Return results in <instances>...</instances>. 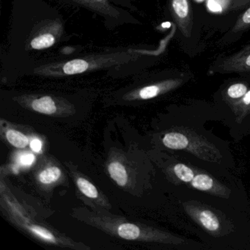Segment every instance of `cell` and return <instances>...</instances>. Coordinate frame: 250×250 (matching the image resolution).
<instances>
[{
	"instance_id": "obj_1",
	"label": "cell",
	"mask_w": 250,
	"mask_h": 250,
	"mask_svg": "<svg viewBox=\"0 0 250 250\" xmlns=\"http://www.w3.org/2000/svg\"><path fill=\"white\" fill-rule=\"evenodd\" d=\"M169 187V217L178 229L195 236L208 250H250V207Z\"/></svg>"
},
{
	"instance_id": "obj_2",
	"label": "cell",
	"mask_w": 250,
	"mask_h": 250,
	"mask_svg": "<svg viewBox=\"0 0 250 250\" xmlns=\"http://www.w3.org/2000/svg\"><path fill=\"white\" fill-rule=\"evenodd\" d=\"M167 118L159 137L167 151L214 173L233 175L235 162L229 142L206 127L211 121L222 123L214 104L189 102L171 108Z\"/></svg>"
},
{
	"instance_id": "obj_3",
	"label": "cell",
	"mask_w": 250,
	"mask_h": 250,
	"mask_svg": "<svg viewBox=\"0 0 250 250\" xmlns=\"http://www.w3.org/2000/svg\"><path fill=\"white\" fill-rule=\"evenodd\" d=\"M165 155L162 166L169 186L205 193L244 207L250 200L242 180L236 175H219L175 153Z\"/></svg>"
},
{
	"instance_id": "obj_4",
	"label": "cell",
	"mask_w": 250,
	"mask_h": 250,
	"mask_svg": "<svg viewBox=\"0 0 250 250\" xmlns=\"http://www.w3.org/2000/svg\"><path fill=\"white\" fill-rule=\"evenodd\" d=\"M222 124L231 138L240 142L250 134V89L242 99L222 112Z\"/></svg>"
},
{
	"instance_id": "obj_5",
	"label": "cell",
	"mask_w": 250,
	"mask_h": 250,
	"mask_svg": "<svg viewBox=\"0 0 250 250\" xmlns=\"http://www.w3.org/2000/svg\"><path fill=\"white\" fill-rule=\"evenodd\" d=\"M170 11L183 36L189 37L193 28L191 0H170Z\"/></svg>"
},
{
	"instance_id": "obj_6",
	"label": "cell",
	"mask_w": 250,
	"mask_h": 250,
	"mask_svg": "<svg viewBox=\"0 0 250 250\" xmlns=\"http://www.w3.org/2000/svg\"><path fill=\"white\" fill-rule=\"evenodd\" d=\"M250 89L248 84L243 82L232 83L221 89L214 99V105L221 115L224 110L242 99Z\"/></svg>"
},
{
	"instance_id": "obj_7",
	"label": "cell",
	"mask_w": 250,
	"mask_h": 250,
	"mask_svg": "<svg viewBox=\"0 0 250 250\" xmlns=\"http://www.w3.org/2000/svg\"><path fill=\"white\" fill-rule=\"evenodd\" d=\"M220 66L225 73L250 72V46L226 58Z\"/></svg>"
},
{
	"instance_id": "obj_8",
	"label": "cell",
	"mask_w": 250,
	"mask_h": 250,
	"mask_svg": "<svg viewBox=\"0 0 250 250\" xmlns=\"http://www.w3.org/2000/svg\"><path fill=\"white\" fill-rule=\"evenodd\" d=\"M33 110L39 113L52 115L57 111L56 104L50 96H43L32 102Z\"/></svg>"
},
{
	"instance_id": "obj_9",
	"label": "cell",
	"mask_w": 250,
	"mask_h": 250,
	"mask_svg": "<svg viewBox=\"0 0 250 250\" xmlns=\"http://www.w3.org/2000/svg\"><path fill=\"white\" fill-rule=\"evenodd\" d=\"M108 171L111 178L121 187L126 185L128 182V174L125 167L120 162H112L108 167Z\"/></svg>"
},
{
	"instance_id": "obj_10",
	"label": "cell",
	"mask_w": 250,
	"mask_h": 250,
	"mask_svg": "<svg viewBox=\"0 0 250 250\" xmlns=\"http://www.w3.org/2000/svg\"><path fill=\"white\" fill-rule=\"evenodd\" d=\"M56 42V35L52 32H44L35 37L30 42L32 49H43L53 46Z\"/></svg>"
},
{
	"instance_id": "obj_11",
	"label": "cell",
	"mask_w": 250,
	"mask_h": 250,
	"mask_svg": "<svg viewBox=\"0 0 250 250\" xmlns=\"http://www.w3.org/2000/svg\"><path fill=\"white\" fill-rule=\"evenodd\" d=\"M118 233L124 239L135 240L141 236L142 232L137 225L131 223H124L118 226Z\"/></svg>"
},
{
	"instance_id": "obj_12",
	"label": "cell",
	"mask_w": 250,
	"mask_h": 250,
	"mask_svg": "<svg viewBox=\"0 0 250 250\" xmlns=\"http://www.w3.org/2000/svg\"><path fill=\"white\" fill-rule=\"evenodd\" d=\"M89 68V63L84 60H74L64 64L62 66V72L68 75L80 74L87 71Z\"/></svg>"
},
{
	"instance_id": "obj_13",
	"label": "cell",
	"mask_w": 250,
	"mask_h": 250,
	"mask_svg": "<svg viewBox=\"0 0 250 250\" xmlns=\"http://www.w3.org/2000/svg\"><path fill=\"white\" fill-rule=\"evenodd\" d=\"M6 137L12 146L18 148H24L29 144L28 137L17 130H8L6 132Z\"/></svg>"
},
{
	"instance_id": "obj_14",
	"label": "cell",
	"mask_w": 250,
	"mask_h": 250,
	"mask_svg": "<svg viewBox=\"0 0 250 250\" xmlns=\"http://www.w3.org/2000/svg\"><path fill=\"white\" fill-rule=\"evenodd\" d=\"M61 176V171L57 167H51L45 169L39 174V181L44 184H52L58 181Z\"/></svg>"
},
{
	"instance_id": "obj_15",
	"label": "cell",
	"mask_w": 250,
	"mask_h": 250,
	"mask_svg": "<svg viewBox=\"0 0 250 250\" xmlns=\"http://www.w3.org/2000/svg\"><path fill=\"white\" fill-rule=\"evenodd\" d=\"M77 185H78L80 191L87 197L95 199L97 198L99 196V192H98L96 187L87 180L83 178H78Z\"/></svg>"
},
{
	"instance_id": "obj_16",
	"label": "cell",
	"mask_w": 250,
	"mask_h": 250,
	"mask_svg": "<svg viewBox=\"0 0 250 250\" xmlns=\"http://www.w3.org/2000/svg\"><path fill=\"white\" fill-rule=\"evenodd\" d=\"M248 28H250V7L240 16L232 30V32L238 33Z\"/></svg>"
},
{
	"instance_id": "obj_17",
	"label": "cell",
	"mask_w": 250,
	"mask_h": 250,
	"mask_svg": "<svg viewBox=\"0 0 250 250\" xmlns=\"http://www.w3.org/2000/svg\"><path fill=\"white\" fill-rule=\"evenodd\" d=\"M30 230L33 232V233L37 235L40 238H43V239L46 240V241H49V242L56 243V238L49 231L45 228H42V227L38 226V225H31L29 227Z\"/></svg>"
},
{
	"instance_id": "obj_18",
	"label": "cell",
	"mask_w": 250,
	"mask_h": 250,
	"mask_svg": "<svg viewBox=\"0 0 250 250\" xmlns=\"http://www.w3.org/2000/svg\"><path fill=\"white\" fill-rule=\"evenodd\" d=\"M250 0H225V5L229 9H239L250 5Z\"/></svg>"
},
{
	"instance_id": "obj_19",
	"label": "cell",
	"mask_w": 250,
	"mask_h": 250,
	"mask_svg": "<svg viewBox=\"0 0 250 250\" xmlns=\"http://www.w3.org/2000/svg\"><path fill=\"white\" fill-rule=\"evenodd\" d=\"M35 160H36V157L32 153H26V154H23L20 158V163L24 166L28 167L33 165Z\"/></svg>"
},
{
	"instance_id": "obj_20",
	"label": "cell",
	"mask_w": 250,
	"mask_h": 250,
	"mask_svg": "<svg viewBox=\"0 0 250 250\" xmlns=\"http://www.w3.org/2000/svg\"><path fill=\"white\" fill-rule=\"evenodd\" d=\"M30 147H31L32 150L33 151L36 152V153H40L42 150V142L39 139H33L31 142H30Z\"/></svg>"
},
{
	"instance_id": "obj_21",
	"label": "cell",
	"mask_w": 250,
	"mask_h": 250,
	"mask_svg": "<svg viewBox=\"0 0 250 250\" xmlns=\"http://www.w3.org/2000/svg\"><path fill=\"white\" fill-rule=\"evenodd\" d=\"M89 1H96V2H100V1H104V0H89Z\"/></svg>"
}]
</instances>
